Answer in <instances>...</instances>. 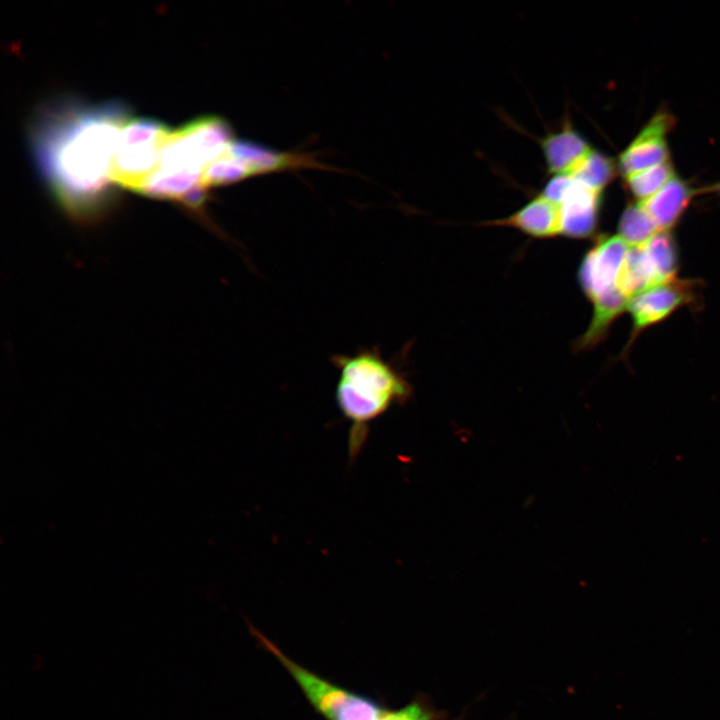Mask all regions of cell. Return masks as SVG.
<instances>
[{
    "label": "cell",
    "mask_w": 720,
    "mask_h": 720,
    "mask_svg": "<svg viewBox=\"0 0 720 720\" xmlns=\"http://www.w3.org/2000/svg\"><path fill=\"white\" fill-rule=\"evenodd\" d=\"M129 120L120 101L85 104L60 99L43 105L31 125L37 165L61 207L79 221L101 217L114 200L111 167Z\"/></svg>",
    "instance_id": "6da1fadb"
},
{
    "label": "cell",
    "mask_w": 720,
    "mask_h": 720,
    "mask_svg": "<svg viewBox=\"0 0 720 720\" xmlns=\"http://www.w3.org/2000/svg\"><path fill=\"white\" fill-rule=\"evenodd\" d=\"M233 140L231 125L216 115L199 117L171 131L154 170L137 193L181 203L207 223L204 209L209 189L203 174Z\"/></svg>",
    "instance_id": "7a4b0ae2"
},
{
    "label": "cell",
    "mask_w": 720,
    "mask_h": 720,
    "mask_svg": "<svg viewBox=\"0 0 720 720\" xmlns=\"http://www.w3.org/2000/svg\"><path fill=\"white\" fill-rule=\"evenodd\" d=\"M331 362L338 370L337 406L350 423L348 457L353 463L368 439L371 423L393 405L405 403L412 388L377 347L336 354Z\"/></svg>",
    "instance_id": "3957f363"
},
{
    "label": "cell",
    "mask_w": 720,
    "mask_h": 720,
    "mask_svg": "<svg viewBox=\"0 0 720 720\" xmlns=\"http://www.w3.org/2000/svg\"><path fill=\"white\" fill-rule=\"evenodd\" d=\"M629 248L618 234L605 235L585 254L578 279L593 313L587 330L576 343L578 350L599 344L612 323L626 312L629 298L621 291L619 278Z\"/></svg>",
    "instance_id": "277c9868"
},
{
    "label": "cell",
    "mask_w": 720,
    "mask_h": 720,
    "mask_svg": "<svg viewBox=\"0 0 720 720\" xmlns=\"http://www.w3.org/2000/svg\"><path fill=\"white\" fill-rule=\"evenodd\" d=\"M171 130L151 118L129 119L122 128L111 167V179L138 192L154 170Z\"/></svg>",
    "instance_id": "5b68a950"
},
{
    "label": "cell",
    "mask_w": 720,
    "mask_h": 720,
    "mask_svg": "<svg viewBox=\"0 0 720 720\" xmlns=\"http://www.w3.org/2000/svg\"><path fill=\"white\" fill-rule=\"evenodd\" d=\"M263 644L283 663L312 704L329 720H378L382 710L373 702L340 689L287 658L258 632Z\"/></svg>",
    "instance_id": "8992f818"
},
{
    "label": "cell",
    "mask_w": 720,
    "mask_h": 720,
    "mask_svg": "<svg viewBox=\"0 0 720 720\" xmlns=\"http://www.w3.org/2000/svg\"><path fill=\"white\" fill-rule=\"evenodd\" d=\"M697 298L698 281L677 278L634 295L626 308L632 327L625 353L644 330L664 321L683 306L695 305Z\"/></svg>",
    "instance_id": "52a82bcc"
},
{
    "label": "cell",
    "mask_w": 720,
    "mask_h": 720,
    "mask_svg": "<svg viewBox=\"0 0 720 720\" xmlns=\"http://www.w3.org/2000/svg\"><path fill=\"white\" fill-rule=\"evenodd\" d=\"M558 203L563 216V235L583 239L596 231L602 192L571 175L552 176L541 192Z\"/></svg>",
    "instance_id": "ba28073f"
},
{
    "label": "cell",
    "mask_w": 720,
    "mask_h": 720,
    "mask_svg": "<svg viewBox=\"0 0 720 720\" xmlns=\"http://www.w3.org/2000/svg\"><path fill=\"white\" fill-rule=\"evenodd\" d=\"M675 119L668 111L656 112L619 155L617 167L623 177L669 161L667 135Z\"/></svg>",
    "instance_id": "9c48e42d"
},
{
    "label": "cell",
    "mask_w": 720,
    "mask_h": 720,
    "mask_svg": "<svg viewBox=\"0 0 720 720\" xmlns=\"http://www.w3.org/2000/svg\"><path fill=\"white\" fill-rule=\"evenodd\" d=\"M229 151L246 166L251 177L305 168L333 170L320 163L313 153L278 151L249 140L234 139Z\"/></svg>",
    "instance_id": "30bf717a"
},
{
    "label": "cell",
    "mask_w": 720,
    "mask_h": 720,
    "mask_svg": "<svg viewBox=\"0 0 720 720\" xmlns=\"http://www.w3.org/2000/svg\"><path fill=\"white\" fill-rule=\"evenodd\" d=\"M482 225L512 228L537 239L553 238L564 231L560 205L541 193L513 214Z\"/></svg>",
    "instance_id": "8fae6325"
},
{
    "label": "cell",
    "mask_w": 720,
    "mask_h": 720,
    "mask_svg": "<svg viewBox=\"0 0 720 720\" xmlns=\"http://www.w3.org/2000/svg\"><path fill=\"white\" fill-rule=\"evenodd\" d=\"M540 145L547 170L552 176L572 175L593 151L585 138L567 121L560 130L542 138Z\"/></svg>",
    "instance_id": "7c38bea8"
},
{
    "label": "cell",
    "mask_w": 720,
    "mask_h": 720,
    "mask_svg": "<svg viewBox=\"0 0 720 720\" xmlns=\"http://www.w3.org/2000/svg\"><path fill=\"white\" fill-rule=\"evenodd\" d=\"M696 193L687 181L674 175L658 192L641 202L659 231H671Z\"/></svg>",
    "instance_id": "4fadbf2b"
},
{
    "label": "cell",
    "mask_w": 720,
    "mask_h": 720,
    "mask_svg": "<svg viewBox=\"0 0 720 720\" xmlns=\"http://www.w3.org/2000/svg\"><path fill=\"white\" fill-rule=\"evenodd\" d=\"M639 247L656 285L676 278L679 250L671 231H658Z\"/></svg>",
    "instance_id": "5bb4252c"
},
{
    "label": "cell",
    "mask_w": 720,
    "mask_h": 720,
    "mask_svg": "<svg viewBox=\"0 0 720 720\" xmlns=\"http://www.w3.org/2000/svg\"><path fill=\"white\" fill-rule=\"evenodd\" d=\"M658 228L641 203L628 205L620 216L618 235L631 247L647 242Z\"/></svg>",
    "instance_id": "9a60e30c"
},
{
    "label": "cell",
    "mask_w": 720,
    "mask_h": 720,
    "mask_svg": "<svg viewBox=\"0 0 720 720\" xmlns=\"http://www.w3.org/2000/svg\"><path fill=\"white\" fill-rule=\"evenodd\" d=\"M673 166L669 161L641 170L624 177L626 187L636 202H644L658 192L673 176Z\"/></svg>",
    "instance_id": "2e32d148"
},
{
    "label": "cell",
    "mask_w": 720,
    "mask_h": 720,
    "mask_svg": "<svg viewBox=\"0 0 720 720\" xmlns=\"http://www.w3.org/2000/svg\"><path fill=\"white\" fill-rule=\"evenodd\" d=\"M251 177L246 166L237 159L228 149L204 171L203 183L205 187L225 186L238 183Z\"/></svg>",
    "instance_id": "e0dca14e"
},
{
    "label": "cell",
    "mask_w": 720,
    "mask_h": 720,
    "mask_svg": "<svg viewBox=\"0 0 720 720\" xmlns=\"http://www.w3.org/2000/svg\"><path fill=\"white\" fill-rule=\"evenodd\" d=\"M617 164L608 156L593 150L571 175L584 184L603 192L613 180Z\"/></svg>",
    "instance_id": "ac0fdd59"
},
{
    "label": "cell",
    "mask_w": 720,
    "mask_h": 720,
    "mask_svg": "<svg viewBox=\"0 0 720 720\" xmlns=\"http://www.w3.org/2000/svg\"><path fill=\"white\" fill-rule=\"evenodd\" d=\"M378 720H426V714L413 704L397 712L383 713Z\"/></svg>",
    "instance_id": "d6986e66"
},
{
    "label": "cell",
    "mask_w": 720,
    "mask_h": 720,
    "mask_svg": "<svg viewBox=\"0 0 720 720\" xmlns=\"http://www.w3.org/2000/svg\"><path fill=\"white\" fill-rule=\"evenodd\" d=\"M709 192H714L720 195V182L707 188Z\"/></svg>",
    "instance_id": "ffe728a7"
}]
</instances>
